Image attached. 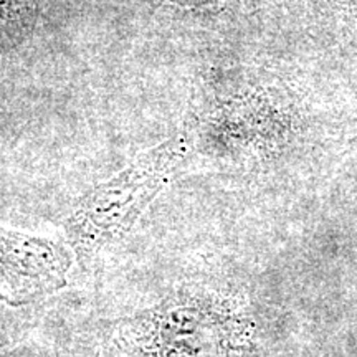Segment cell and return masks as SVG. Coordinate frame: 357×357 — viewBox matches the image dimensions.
Masks as SVG:
<instances>
[{
  "instance_id": "6da1fadb",
  "label": "cell",
  "mask_w": 357,
  "mask_h": 357,
  "mask_svg": "<svg viewBox=\"0 0 357 357\" xmlns=\"http://www.w3.org/2000/svg\"><path fill=\"white\" fill-rule=\"evenodd\" d=\"M95 352L98 357H255L257 326L240 294L185 284L154 305L108 321Z\"/></svg>"
},
{
  "instance_id": "7a4b0ae2",
  "label": "cell",
  "mask_w": 357,
  "mask_h": 357,
  "mask_svg": "<svg viewBox=\"0 0 357 357\" xmlns=\"http://www.w3.org/2000/svg\"><path fill=\"white\" fill-rule=\"evenodd\" d=\"M194 147L189 129L151 147L121 172L89 190L65 222V242L75 261L89 268L123 238L176 177Z\"/></svg>"
},
{
  "instance_id": "3957f363",
  "label": "cell",
  "mask_w": 357,
  "mask_h": 357,
  "mask_svg": "<svg viewBox=\"0 0 357 357\" xmlns=\"http://www.w3.org/2000/svg\"><path fill=\"white\" fill-rule=\"evenodd\" d=\"M75 257L66 242L0 225V303L24 307L68 284Z\"/></svg>"
},
{
  "instance_id": "277c9868",
  "label": "cell",
  "mask_w": 357,
  "mask_h": 357,
  "mask_svg": "<svg viewBox=\"0 0 357 357\" xmlns=\"http://www.w3.org/2000/svg\"><path fill=\"white\" fill-rule=\"evenodd\" d=\"M167 6L185 8V10H205V12H223L229 8L242 7L252 0H158Z\"/></svg>"
},
{
  "instance_id": "5b68a950",
  "label": "cell",
  "mask_w": 357,
  "mask_h": 357,
  "mask_svg": "<svg viewBox=\"0 0 357 357\" xmlns=\"http://www.w3.org/2000/svg\"><path fill=\"white\" fill-rule=\"evenodd\" d=\"M10 357H70L60 347L52 344H45V342H29V344L20 346L19 349L13 351Z\"/></svg>"
},
{
  "instance_id": "8992f818",
  "label": "cell",
  "mask_w": 357,
  "mask_h": 357,
  "mask_svg": "<svg viewBox=\"0 0 357 357\" xmlns=\"http://www.w3.org/2000/svg\"><path fill=\"white\" fill-rule=\"evenodd\" d=\"M341 141L349 147H357V119L342 124Z\"/></svg>"
},
{
  "instance_id": "52a82bcc",
  "label": "cell",
  "mask_w": 357,
  "mask_h": 357,
  "mask_svg": "<svg viewBox=\"0 0 357 357\" xmlns=\"http://www.w3.org/2000/svg\"><path fill=\"white\" fill-rule=\"evenodd\" d=\"M0 347H2V341H0Z\"/></svg>"
}]
</instances>
